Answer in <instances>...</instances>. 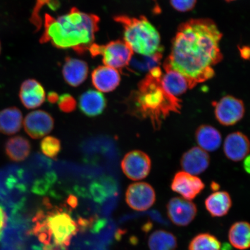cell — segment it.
<instances>
[{"label": "cell", "mask_w": 250, "mask_h": 250, "mask_svg": "<svg viewBox=\"0 0 250 250\" xmlns=\"http://www.w3.org/2000/svg\"><path fill=\"white\" fill-rule=\"evenodd\" d=\"M223 34L210 19H193L180 25L164 67L186 78L189 89L214 76V67L223 61Z\"/></svg>", "instance_id": "1"}, {"label": "cell", "mask_w": 250, "mask_h": 250, "mask_svg": "<svg viewBox=\"0 0 250 250\" xmlns=\"http://www.w3.org/2000/svg\"><path fill=\"white\" fill-rule=\"evenodd\" d=\"M162 71L155 67L140 81L137 89L126 100L128 114L139 120H148L155 130L171 113H180L182 101L171 95L162 82Z\"/></svg>", "instance_id": "2"}, {"label": "cell", "mask_w": 250, "mask_h": 250, "mask_svg": "<svg viewBox=\"0 0 250 250\" xmlns=\"http://www.w3.org/2000/svg\"><path fill=\"white\" fill-rule=\"evenodd\" d=\"M99 23L98 16L85 13L76 7L57 18L46 14L40 42H50L59 49H73L78 54H83L95 43Z\"/></svg>", "instance_id": "3"}, {"label": "cell", "mask_w": 250, "mask_h": 250, "mask_svg": "<svg viewBox=\"0 0 250 250\" xmlns=\"http://www.w3.org/2000/svg\"><path fill=\"white\" fill-rule=\"evenodd\" d=\"M33 233L43 244V250H66L79 228L70 214L60 208L37 212Z\"/></svg>", "instance_id": "4"}, {"label": "cell", "mask_w": 250, "mask_h": 250, "mask_svg": "<svg viewBox=\"0 0 250 250\" xmlns=\"http://www.w3.org/2000/svg\"><path fill=\"white\" fill-rule=\"evenodd\" d=\"M114 20L123 26L124 41L133 52L146 56L159 54L161 49L160 34L145 16L132 18L117 15Z\"/></svg>", "instance_id": "5"}, {"label": "cell", "mask_w": 250, "mask_h": 250, "mask_svg": "<svg viewBox=\"0 0 250 250\" xmlns=\"http://www.w3.org/2000/svg\"><path fill=\"white\" fill-rule=\"evenodd\" d=\"M89 51L93 57L101 56L104 65L118 70L129 64L134 54L129 45L120 40L112 41L105 45L94 43Z\"/></svg>", "instance_id": "6"}, {"label": "cell", "mask_w": 250, "mask_h": 250, "mask_svg": "<svg viewBox=\"0 0 250 250\" xmlns=\"http://www.w3.org/2000/svg\"><path fill=\"white\" fill-rule=\"evenodd\" d=\"M214 114L218 123L229 126L238 123L245 115V107L242 100L232 96L223 97L218 102H214Z\"/></svg>", "instance_id": "7"}, {"label": "cell", "mask_w": 250, "mask_h": 250, "mask_svg": "<svg viewBox=\"0 0 250 250\" xmlns=\"http://www.w3.org/2000/svg\"><path fill=\"white\" fill-rule=\"evenodd\" d=\"M122 169L127 178L133 181L145 179L151 168V160L145 152L140 150L128 152L121 162Z\"/></svg>", "instance_id": "8"}, {"label": "cell", "mask_w": 250, "mask_h": 250, "mask_svg": "<svg viewBox=\"0 0 250 250\" xmlns=\"http://www.w3.org/2000/svg\"><path fill=\"white\" fill-rule=\"evenodd\" d=\"M156 201L155 190L150 184L145 182L135 183L127 188L126 202L134 210L144 211L151 208Z\"/></svg>", "instance_id": "9"}, {"label": "cell", "mask_w": 250, "mask_h": 250, "mask_svg": "<svg viewBox=\"0 0 250 250\" xmlns=\"http://www.w3.org/2000/svg\"><path fill=\"white\" fill-rule=\"evenodd\" d=\"M198 210L194 203L175 197L168 201L167 214L168 218L178 227H186L195 218Z\"/></svg>", "instance_id": "10"}, {"label": "cell", "mask_w": 250, "mask_h": 250, "mask_svg": "<svg viewBox=\"0 0 250 250\" xmlns=\"http://www.w3.org/2000/svg\"><path fill=\"white\" fill-rule=\"evenodd\" d=\"M202 180L194 175L179 171L174 175L171 184L173 191L179 193L183 198L192 201L205 189Z\"/></svg>", "instance_id": "11"}, {"label": "cell", "mask_w": 250, "mask_h": 250, "mask_svg": "<svg viewBox=\"0 0 250 250\" xmlns=\"http://www.w3.org/2000/svg\"><path fill=\"white\" fill-rule=\"evenodd\" d=\"M24 129L31 138L39 139L49 134L54 129V120L44 111L30 112L25 118Z\"/></svg>", "instance_id": "12"}, {"label": "cell", "mask_w": 250, "mask_h": 250, "mask_svg": "<svg viewBox=\"0 0 250 250\" xmlns=\"http://www.w3.org/2000/svg\"><path fill=\"white\" fill-rule=\"evenodd\" d=\"M92 83L98 91L109 93L113 91L120 85V72L114 68L101 65L95 68L91 74Z\"/></svg>", "instance_id": "13"}, {"label": "cell", "mask_w": 250, "mask_h": 250, "mask_svg": "<svg viewBox=\"0 0 250 250\" xmlns=\"http://www.w3.org/2000/svg\"><path fill=\"white\" fill-rule=\"evenodd\" d=\"M210 162V158L208 152L198 146H194L184 153L180 164L184 171L195 176L205 171Z\"/></svg>", "instance_id": "14"}, {"label": "cell", "mask_w": 250, "mask_h": 250, "mask_svg": "<svg viewBox=\"0 0 250 250\" xmlns=\"http://www.w3.org/2000/svg\"><path fill=\"white\" fill-rule=\"evenodd\" d=\"M250 142L248 137L236 132L227 136L224 144L225 155L233 162L242 161L249 154Z\"/></svg>", "instance_id": "15"}, {"label": "cell", "mask_w": 250, "mask_h": 250, "mask_svg": "<svg viewBox=\"0 0 250 250\" xmlns=\"http://www.w3.org/2000/svg\"><path fill=\"white\" fill-rule=\"evenodd\" d=\"M20 98L26 108H36L44 103L45 91L39 81L34 79L27 80L24 81L21 86Z\"/></svg>", "instance_id": "16"}, {"label": "cell", "mask_w": 250, "mask_h": 250, "mask_svg": "<svg viewBox=\"0 0 250 250\" xmlns=\"http://www.w3.org/2000/svg\"><path fill=\"white\" fill-rule=\"evenodd\" d=\"M62 74L68 85L77 87L87 79L89 67L85 62L80 59L67 58L62 66Z\"/></svg>", "instance_id": "17"}, {"label": "cell", "mask_w": 250, "mask_h": 250, "mask_svg": "<svg viewBox=\"0 0 250 250\" xmlns=\"http://www.w3.org/2000/svg\"><path fill=\"white\" fill-rule=\"evenodd\" d=\"M107 107V101L101 92L89 90L81 95L79 108L82 113L88 117L99 116Z\"/></svg>", "instance_id": "18"}, {"label": "cell", "mask_w": 250, "mask_h": 250, "mask_svg": "<svg viewBox=\"0 0 250 250\" xmlns=\"http://www.w3.org/2000/svg\"><path fill=\"white\" fill-rule=\"evenodd\" d=\"M195 139L199 147L206 152L216 151L221 145L220 132L211 125L199 126L195 132Z\"/></svg>", "instance_id": "19"}, {"label": "cell", "mask_w": 250, "mask_h": 250, "mask_svg": "<svg viewBox=\"0 0 250 250\" xmlns=\"http://www.w3.org/2000/svg\"><path fill=\"white\" fill-rule=\"evenodd\" d=\"M232 201L229 193L217 191L211 193L206 198V210L212 217H222L228 213L232 207Z\"/></svg>", "instance_id": "20"}, {"label": "cell", "mask_w": 250, "mask_h": 250, "mask_svg": "<svg viewBox=\"0 0 250 250\" xmlns=\"http://www.w3.org/2000/svg\"><path fill=\"white\" fill-rule=\"evenodd\" d=\"M23 116L20 109L12 107L0 111V132L12 135L20 132L22 126Z\"/></svg>", "instance_id": "21"}, {"label": "cell", "mask_w": 250, "mask_h": 250, "mask_svg": "<svg viewBox=\"0 0 250 250\" xmlns=\"http://www.w3.org/2000/svg\"><path fill=\"white\" fill-rule=\"evenodd\" d=\"M31 146L29 140L20 136L9 139L5 145V151L11 161L22 162L28 158L31 152Z\"/></svg>", "instance_id": "22"}, {"label": "cell", "mask_w": 250, "mask_h": 250, "mask_svg": "<svg viewBox=\"0 0 250 250\" xmlns=\"http://www.w3.org/2000/svg\"><path fill=\"white\" fill-rule=\"evenodd\" d=\"M164 68L165 74H162V82L165 88L176 98L185 93L189 89L186 78L176 71L167 67Z\"/></svg>", "instance_id": "23"}, {"label": "cell", "mask_w": 250, "mask_h": 250, "mask_svg": "<svg viewBox=\"0 0 250 250\" xmlns=\"http://www.w3.org/2000/svg\"><path fill=\"white\" fill-rule=\"evenodd\" d=\"M228 238L233 248L239 250H246L250 248V229L248 222L239 221L230 227Z\"/></svg>", "instance_id": "24"}, {"label": "cell", "mask_w": 250, "mask_h": 250, "mask_svg": "<svg viewBox=\"0 0 250 250\" xmlns=\"http://www.w3.org/2000/svg\"><path fill=\"white\" fill-rule=\"evenodd\" d=\"M148 244L150 250H175L177 247V240L174 234L159 229L150 234Z\"/></svg>", "instance_id": "25"}, {"label": "cell", "mask_w": 250, "mask_h": 250, "mask_svg": "<svg viewBox=\"0 0 250 250\" xmlns=\"http://www.w3.org/2000/svg\"><path fill=\"white\" fill-rule=\"evenodd\" d=\"M189 250H221V243L212 234L202 233L197 234L190 242Z\"/></svg>", "instance_id": "26"}, {"label": "cell", "mask_w": 250, "mask_h": 250, "mask_svg": "<svg viewBox=\"0 0 250 250\" xmlns=\"http://www.w3.org/2000/svg\"><path fill=\"white\" fill-rule=\"evenodd\" d=\"M40 148L43 154L48 158L55 159L61 151V143L60 140L55 137H46L41 142Z\"/></svg>", "instance_id": "27"}, {"label": "cell", "mask_w": 250, "mask_h": 250, "mask_svg": "<svg viewBox=\"0 0 250 250\" xmlns=\"http://www.w3.org/2000/svg\"><path fill=\"white\" fill-rule=\"evenodd\" d=\"M52 0H36L35 6L33 8L30 21V22L35 26L36 31L40 30L42 26V21L40 17V11L47 4H50Z\"/></svg>", "instance_id": "28"}, {"label": "cell", "mask_w": 250, "mask_h": 250, "mask_svg": "<svg viewBox=\"0 0 250 250\" xmlns=\"http://www.w3.org/2000/svg\"><path fill=\"white\" fill-rule=\"evenodd\" d=\"M58 105L59 109L65 113H70L76 109V100L69 94H64L59 98Z\"/></svg>", "instance_id": "29"}, {"label": "cell", "mask_w": 250, "mask_h": 250, "mask_svg": "<svg viewBox=\"0 0 250 250\" xmlns=\"http://www.w3.org/2000/svg\"><path fill=\"white\" fill-rule=\"evenodd\" d=\"M196 1L197 0H170L172 7L182 12L192 10L195 7Z\"/></svg>", "instance_id": "30"}, {"label": "cell", "mask_w": 250, "mask_h": 250, "mask_svg": "<svg viewBox=\"0 0 250 250\" xmlns=\"http://www.w3.org/2000/svg\"><path fill=\"white\" fill-rule=\"evenodd\" d=\"M7 215L4 208L0 206V239H1L2 233L4 232L5 228L7 223Z\"/></svg>", "instance_id": "31"}, {"label": "cell", "mask_w": 250, "mask_h": 250, "mask_svg": "<svg viewBox=\"0 0 250 250\" xmlns=\"http://www.w3.org/2000/svg\"><path fill=\"white\" fill-rule=\"evenodd\" d=\"M59 96L55 92H50L48 95V101L51 104H55L58 101Z\"/></svg>", "instance_id": "32"}, {"label": "cell", "mask_w": 250, "mask_h": 250, "mask_svg": "<svg viewBox=\"0 0 250 250\" xmlns=\"http://www.w3.org/2000/svg\"><path fill=\"white\" fill-rule=\"evenodd\" d=\"M68 203L71 207L75 208L77 205V199L74 196H70L68 199Z\"/></svg>", "instance_id": "33"}, {"label": "cell", "mask_w": 250, "mask_h": 250, "mask_svg": "<svg viewBox=\"0 0 250 250\" xmlns=\"http://www.w3.org/2000/svg\"><path fill=\"white\" fill-rule=\"evenodd\" d=\"M247 47H243V48L240 49V54H241L242 57L245 59H248L250 55V49L247 51Z\"/></svg>", "instance_id": "34"}, {"label": "cell", "mask_w": 250, "mask_h": 250, "mask_svg": "<svg viewBox=\"0 0 250 250\" xmlns=\"http://www.w3.org/2000/svg\"><path fill=\"white\" fill-rule=\"evenodd\" d=\"M243 167L247 173H249L250 172V156H246L244 162Z\"/></svg>", "instance_id": "35"}, {"label": "cell", "mask_w": 250, "mask_h": 250, "mask_svg": "<svg viewBox=\"0 0 250 250\" xmlns=\"http://www.w3.org/2000/svg\"><path fill=\"white\" fill-rule=\"evenodd\" d=\"M211 187L212 190H217L220 188V186L218 184L215 182H212L211 184Z\"/></svg>", "instance_id": "36"}, {"label": "cell", "mask_w": 250, "mask_h": 250, "mask_svg": "<svg viewBox=\"0 0 250 250\" xmlns=\"http://www.w3.org/2000/svg\"><path fill=\"white\" fill-rule=\"evenodd\" d=\"M1 42H0V55H1Z\"/></svg>", "instance_id": "37"}, {"label": "cell", "mask_w": 250, "mask_h": 250, "mask_svg": "<svg viewBox=\"0 0 250 250\" xmlns=\"http://www.w3.org/2000/svg\"><path fill=\"white\" fill-rule=\"evenodd\" d=\"M226 1H235V0H226Z\"/></svg>", "instance_id": "38"}]
</instances>
